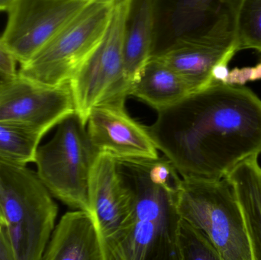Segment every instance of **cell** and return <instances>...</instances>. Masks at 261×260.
Here are the masks:
<instances>
[{"instance_id":"1","label":"cell","mask_w":261,"mask_h":260,"mask_svg":"<svg viewBox=\"0 0 261 260\" xmlns=\"http://www.w3.org/2000/svg\"><path fill=\"white\" fill-rule=\"evenodd\" d=\"M146 128L182 180H223L261 154V99L243 85L215 82Z\"/></svg>"},{"instance_id":"2","label":"cell","mask_w":261,"mask_h":260,"mask_svg":"<svg viewBox=\"0 0 261 260\" xmlns=\"http://www.w3.org/2000/svg\"><path fill=\"white\" fill-rule=\"evenodd\" d=\"M116 161L132 213L120 235L104 247L106 260H180L177 171L164 156Z\"/></svg>"},{"instance_id":"3","label":"cell","mask_w":261,"mask_h":260,"mask_svg":"<svg viewBox=\"0 0 261 260\" xmlns=\"http://www.w3.org/2000/svg\"><path fill=\"white\" fill-rule=\"evenodd\" d=\"M0 211L15 260H41L58 209L36 172L0 159Z\"/></svg>"},{"instance_id":"4","label":"cell","mask_w":261,"mask_h":260,"mask_svg":"<svg viewBox=\"0 0 261 260\" xmlns=\"http://www.w3.org/2000/svg\"><path fill=\"white\" fill-rule=\"evenodd\" d=\"M116 0H90L18 74L50 87L68 85L102 41L110 25Z\"/></svg>"},{"instance_id":"5","label":"cell","mask_w":261,"mask_h":260,"mask_svg":"<svg viewBox=\"0 0 261 260\" xmlns=\"http://www.w3.org/2000/svg\"><path fill=\"white\" fill-rule=\"evenodd\" d=\"M177 208L181 219L201 230L222 260H252L245 221L228 179L182 180Z\"/></svg>"},{"instance_id":"6","label":"cell","mask_w":261,"mask_h":260,"mask_svg":"<svg viewBox=\"0 0 261 260\" xmlns=\"http://www.w3.org/2000/svg\"><path fill=\"white\" fill-rule=\"evenodd\" d=\"M98 155L76 113L58 125L50 141L38 147L37 175L52 196L91 215L90 180Z\"/></svg>"},{"instance_id":"7","label":"cell","mask_w":261,"mask_h":260,"mask_svg":"<svg viewBox=\"0 0 261 260\" xmlns=\"http://www.w3.org/2000/svg\"><path fill=\"white\" fill-rule=\"evenodd\" d=\"M130 0H116L108 29L99 45L70 80L75 113L87 126L92 110L125 106L130 83L124 64V33Z\"/></svg>"},{"instance_id":"8","label":"cell","mask_w":261,"mask_h":260,"mask_svg":"<svg viewBox=\"0 0 261 260\" xmlns=\"http://www.w3.org/2000/svg\"><path fill=\"white\" fill-rule=\"evenodd\" d=\"M241 0H155L152 56L194 41L236 50Z\"/></svg>"},{"instance_id":"9","label":"cell","mask_w":261,"mask_h":260,"mask_svg":"<svg viewBox=\"0 0 261 260\" xmlns=\"http://www.w3.org/2000/svg\"><path fill=\"white\" fill-rule=\"evenodd\" d=\"M90 0H9L0 37L20 66L32 59Z\"/></svg>"},{"instance_id":"10","label":"cell","mask_w":261,"mask_h":260,"mask_svg":"<svg viewBox=\"0 0 261 260\" xmlns=\"http://www.w3.org/2000/svg\"><path fill=\"white\" fill-rule=\"evenodd\" d=\"M74 113L69 84L46 86L18 74L0 80V123L31 128L45 135Z\"/></svg>"},{"instance_id":"11","label":"cell","mask_w":261,"mask_h":260,"mask_svg":"<svg viewBox=\"0 0 261 260\" xmlns=\"http://www.w3.org/2000/svg\"><path fill=\"white\" fill-rule=\"evenodd\" d=\"M90 143L98 154L113 158L156 159L158 150L146 127L132 119L125 106L101 105L87 122Z\"/></svg>"},{"instance_id":"12","label":"cell","mask_w":261,"mask_h":260,"mask_svg":"<svg viewBox=\"0 0 261 260\" xmlns=\"http://www.w3.org/2000/svg\"><path fill=\"white\" fill-rule=\"evenodd\" d=\"M89 190L91 215L103 249L120 235L132 213L130 197L121 183L116 159L107 154L98 155Z\"/></svg>"},{"instance_id":"13","label":"cell","mask_w":261,"mask_h":260,"mask_svg":"<svg viewBox=\"0 0 261 260\" xmlns=\"http://www.w3.org/2000/svg\"><path fill=\"white\" fill-rule=\"evenodd\" d=\"M41 260H106L92 215L79 210L66 213L54 230Z\"/></svg>"},{"instance_id":"14","label":"cell","mask_w":261,"mask_h":260,"mask_svg":"<svg viewBox=\"0 0 261 260\" xmlns=\"http://www.w3.org/2000/svg\"><path fill=\"white\" fill-rule=\"evenodd\" d=\"M236 51L194 41L179 42L158 55L188 84L193 93L214 83L213 73L221 64H228Z\"/></svg>"},{"instance_id":"15","label":"cell","mask_w":261,"mask_h":260,"mask_svg":"<svg viewBox=\"0 0 261 260\" xmlns=\"http://www.w3.org/2000/svg\"><path fill=\"white\" fill-rule=\"evenodd\" d=\"M191 94L193 91L182 78L156 56L149 60L129 92V96L158 112L176 105Z\"/></svg>"},{"instance_id":"16","label":"cell","mask_w":261,"mask_h":260,"mask_svg":"<svg viewBox=\"0 0 261 260\" xmlns=\"http://www.w3.org/2000/svg\"><path fill=\"white\" fill-rule=\"evenodd\" d=\"M155 0H130L124 33V64L130 85L152 57Z\"/></svg>"},{"instance_id":"17","label":"cell","mask_w":261,"mask_h":260,"mask_svg":"<svg viewBox=\"0 0 261 260\" xmlns=\"http://www.w3.org/2000/svg\"><path fill=\"white\" fill-rule=\"evenodd\" d=\"M257 158L242 162L226 177L239 201L252 260H261V166Z\"/></svg>"},{"instance_id":"18","label":"cell","mask_w":261,"mask_h":260,"mask_svg":"<svg viewBox=\"0 0 261 260\" xmlns=\"http://www.w3.org/2000/svg\"><path fill=\"white\" fill-rule=\"evenodd\" d=\"M44 136L31 128L0 123V159L24 166L34 163Z\"/></svg>"},{"instance_id":"19","label":"cell","mask_w":261,"mask_h":260,"mask_svg":"<svg viewBox=\"0 0 261 260\" xmlns=\"http://www.w3.org/2000/svg\"><path fill=\"white\" fill-rule=\"evenodd\" d=\"M237 51L254 49L261 52V0H241L236 23Z\"/></svg>"},{"instance_id":"20","label":"cell","mask_w":261,"mask_h":260,"mask_svg":"<svg viewBox=\"0 0 261 260\" xmlns=\"http://www.w3.org/2000/svg\"><path fill=\"white\" fill-rule=\"evenodd\" d=\"M178 247L180 260H222L208 238L182 219L178 233Z\"/></svg>"},{"instance_id":"21","label":"cell","mask_w":261,"mask_h":260,"mask_svg":"<svg viewBox=\"0 0 261 260\" xmlns=\"http://www.w3.org/2000/svg\"><path fill=\"white\" fill-rule=\"evenodd\" d=\"M16 60L6 48L0 38V79L13 77L18 74Z\"/></svg>"},{"instance_id":"22","label":"cell","mask_w":261,"mask_h":260,"mask_svg":"<svg viewBox=\"0 0 261 260\" xmlns=\"http://www.w3.org/2000/svg\"><path fill=\"white\" fill-rule=\"evenodd\" d=\"M0 260H15L5 230H0Z\"/></svg>"},{"instance_id":"23","label":"cell","mask_w":261,"mask_h":260,"mask_svg":"<svg viewBox=\"0 0 261 260\" xmlns=\"http://www.w3.org/2000/svg\"><path fill=\"white\" fill-rule=\"evenodd\" d=\"M261 78V64H259L256 68H252V80L260 79Z\"/></svg>"},{"instance_id":"24","label":"cell","mask_w":261,"mask_h":260,"mask_svg":"<svg viewBox=\"0 0 261 260\" xmlns=\"http://www.w3.org/2000/svg\"><path fill=\"white\" fill-rule=\"evenodd\" d=\"M5 227H6V223H5L4 218L0 211V230H4Z\"/></svg>"},{"instance_id":"25","label":"cell","mask_w":261,"mask_h":260,"mask_svg":"<svg viewBox=\"0 0 261 260\" xmlns=\"http://www.w3.org/2000/svg\"></svg>"}]
</instances>
